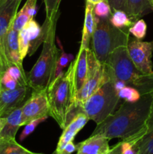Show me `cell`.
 I'll return each mask as SVG.
<instances>
[{"label":"cell","instance_id":"2","mask_svg":"<svg viewBox=\"0 0 153 154\" xmlns=\"http://www.w3.org/2000/svg\"><path fill=\"white\" fill-rule=\"evenodd\" d=\"M50 105V117L56 120L62 129L68 122L81 112L76 103L74 86V62H71L64 73L54 78L46 90Z\"/></svg>","mask_w":153,"mask_h":154},{"label":"cell","instance_id":"40","mask_svg":"<svg viewBox=\"0 0 153 154\" xmlns=\"http://www.w3.org/2000/svg\"><path fill=\"white\" fill-rule=\"evenodd\" d=\"M4 72V70H3V66H2V60H1V57H0V78H1L2 75Z\"/></svg>","mask_w":153,"mask_h":154},{"label":"cell","instance_id":"19","mask_svg":"<svg viewBox=\"0 0 153 154\" xmlns=\"http://www.w3.org/2000/svg\"><path fill=\"white\" fill-rule=\"evenodd\" d=\"M150 113L146 122V131L136 142L138 154H153V93Z\"/></svg>","mask_w":153,"mask_h":154},{"label":"cell","instance_id":"12","mask_svg":"<svg viewBox=\"0 0 153 154\" xmlns=\"http://www.w3.org/2000/svg\"><path fill=\"white\" fill-rule=\"evenodd\" d=\"M88 120V117L82 111L77 113L63 129L62 134L58 139L56 151H61L68 143L74 141L75 136L85 126Z\"/></svg>","mask_w":153,"mask_h":154},{"label":"cell","instance_id":"3","mask_svg":"<svg viewBox=\"0 0 153 154\" xmlns=\"http://www.w3.org/2000/svg\"><path fill=\"white\" fill-rule=\"evenodd\" d=\"M58 17L53 20H45L47 22V29L43 49L37 62L27 75L28 86L32 91L46 90L56 78L57 64L60 51L55 43L56 29Z\"/></svg>","mask_w":153,"mask_h":154},{"label":"cell","instance_id":"6","mask_svg":"<svg viewBox=\"0 0 153 154\" xmlns=\"http://www.w3.org/2000/svg\"><path fill=\"white\" fill-rule=\"evenodd\" d=\"M120 98L112 80L106 81L82 104V111L96 124L106 120L115 111Z\"/></svg>","mask_w":153,"mask_h":154},{"label":"cell","instance_id":"45","mask_svg":"<svg viewBox=\"0 0 153 154\" xmlns=\"http://www.w3.org/2000/svg\"><path fill=\"white\" fill-rule=\"evenodd\" d=\"M108 152H109V151H108Z\"/></svg>","mask_w":153,"mask_h":154},{"label":"cell","instance_id":"14","mask_svg":"<svg viewBox=\"0 0 153 154\" xmlns=\"http://www.w3.org/2000/svg\"><path fill=\"white\" fill-rule=\"evenodd\" d=\"M110 149L107 138L100 135H94L76 144V154H106Z\"/></svg>","mask_w":153,"mask_h":154},{"label":"cell","instance_id":"39","mask_svg":"<svg viewBox=\"0 0 153 154\" xmlns=\"http://www.w3.org/2000/svg\"><path fill=\"white\" fill-rule=\"evenodd\" d=\"M101 1H103V0H86V2H88L94 5L95 4H97L98 2H101Z\"/></svg>","mask_w":153,"mask_h":154},{"label":"cell","instance_id":"8","mask_svg":"<svg viewBox=\"0 0 153 154\" xmlns=\"http://www.w3.org/2000/svg\"><path fill=\"white\" fill-rule=\"evenodd\" d=\"M129 57L134 66L144 74L153 73L152 57L153 54V40L142 42L130 38L127 46Z\"/></svg>","mask_w":153,"mask_h":154},{"label":"cell","instance_id":"31","mask_svg":"<svg viewBox=\"0 0 153 154\" xmlns=\"http://www.w3.org/2000/svg\"><path fill=\"white\" fill-rule=\"evenodd\" d=\"M1 88L4 90H14L19 86V84L10 76L7 72H3L0 78Z\"/></svg>","mask_w":153,"mask_h":154},{"label":"cell","instance_id":"38","mask_svg":"<svg viewBox=\"0 0 153 154\" xmlns=\"http://www.w3.org/2000/svg\"><path fill=\"white\" fill-rule=\"evenodd\" d=\"M5 121H6L5 117H2L1 115H0V132H1L2 129H3V127H4Z\"/></svg>","mask_w":153,"mask_h":154},{"label":"cell","instance_id":"16","mask_svg":"<svg viewBox=\"0 0 153 154\" xmlns=\"http://www.w3.org/2000/svg\"><path fill=\"white\" fill-rule=\"evenodd\" d=\"M74 86L76 93L85 84L88 74L87 48H80L77 56L74 60Z\"/></svg>","mask_w":153,"mask_h":154},{"label":"cell","instance_id":"22","mask_svg":"<svg viewBox=\"0 0 153 154\" xmlns=\"http://www.w3.org/2000/svg\"><path fill=\"white\" fill-rule=\"evenodd\" d=\"M109 20L113 26L120 29L130 27L134 23L125 11L120 10L112 11Z\"/></svg>","mask_w":153,"mask_h":154},{"label":"cell","instance_id":"15","mask_svg":"<svg viewBox=\"0 0 153 154\" xmlns=\"http://www.w3.org/2000/svg\"><path fill=\"white\" fill-rule=\"evenodd\" d=\"M28 34L30 41L28 56H32L38 48L40 44L43 43L46 35L47 22L45 20L43 25L40 26L34 19H32L25 26Z\"/></svg>","mask_w":153,"mask_h":154},{"label":"cell","instance_id":"21","mask_svg":"<svg viewBox=\"0 0 153 154\" xmlns=\"http://www.w3.org/2000/svg\"><path fill=\"white\" fill-rule=\"evenodd\" d=\"M0 154H34L16 142L15 139L0 138Z\"/></svg>","mask_w":153,"mask_h":154},{"label":"cell","instance_id":"25","mask_svg":"<svg viewBox=\"0 0 153 154\" xmlns=\"http://www.w3.org/2000/svg\"><path fill=\"white\" fill-rule=\"evenodd\" d=\"M128 31L130 34H131L135 38L141 39L144 38L146 35L147 32V25L145 20L142 19H138L135 21L132 26L128 28Z\"/></svg>","mask_w":153,"mask_h":154},{"label":"cell","instance_id":"43","mask_svg":"<svg viewBox=\"0 0 153 154\" xmlns=\"http://www.w3.org/2000/svg\"><path fill=\"white\" fill-rule=\"evenodd\" d=\"M52 154H56V151H54V152H53V153H52Z\"/></svg>","mask_w":153,"mask_h":154},{"label":"cell","instance_id":"1","mask_svg":"<svg viewBox=\"0 0 153 154\" xmlns=\"http://www.w3.org/2000/svg\"><path fill=\"white\" fill-rule=\"evenodd\" d=\"M152 94L143 95L136 102L124 101L116 112L104 120L91 135H100L108 140H128L142 137L146 131V122L151 108Z\"/></svg>","mask_w":153,"mask_h":154},{"label":"cell","instance_id":"34","mask_svg":"<svg viewBox=\"0 0 153 154\" xmlns=\"http://www.w3.org/2000/svg\"><path fill=\"white\" fill-rule=\"evenodd\" d=\"M106 1L110 6L112 12L118 10L125 11L126 0H106Z\"/></svg>","mask_w":153,"mask_h":154},{"label":"cell","instance_id":"17","mask_svg":"<svg viewBox=\"0 0 153 154\" xmlns=\"http://www.w3.org/2000/svg\"><path fill=\"white\" fill-rule=\"evenodd\" d=\"M97 18L94 14V5L86 2L80 48H88L89 47L88 45L95 28Z\"/></svg>","mask_w":153,"mask_h":154},{"label":"cell","instance_id":"9","mask_svg":"<svg viewBox=\"0 0 153 154\" xmlns=\"http://www.w3.org/2000/svg\"><path fill=\"white\" fill-rule=\"evenodd\" d=\"M48 117H50V105L46 90L32 91L22 107V126L34 119Z\"/></svg>","mask_w":153,"mask_h":154},{"label":"cell","instance_id":"37","mask_svg":"<svg viewBox=\"0 0 153 154\" xmlns=\"http://www.w3.org/2000/svg\"><path fill=\"white\" fill-rule=\"evenodd\" d=\"M113 84H114V88H115V90H116L117 93H118L119 90H121L122 88H124V87L126 86L125 83H124L122 81H118V80H117V81H114Z\"/></svg>","mask_w":153,"mask_h":154},{"label":"cell","instance_id":"30","mask_svg":"<svg viewBox=\"0 0 153 154\" xmlns=\"http://www.w3.org/2000/svg\"><path fill=\"white\" fill-rule=\"evenodd\" d=\"M141 138H134L122 141V154H138V147L136 142Z\"/></svg>","mask_w":153,"mask_h":154},{"label":"cell","instance_id":"7","mask_svg":"<svg viewBox=\"0 0 153 154\" xmlns=\"http://www.w3.org/2000/svg\"><path fill=\"white\" fill-rule=\"evenodd\" d=\"M87 62L88 74L86 81L81 90L76 93L78 105H82L105 81L111 80L105 64L98 60L89 47L87 48Z\"/></svg>","mask_w":153,"mask_h":154},{"label":"cell","instance_id":"4","mask_svg":"<svg viewBox=\"0 0 153 154\" xmlns=\"http://www.w3.org/2000/svg\"><path fill=\"white\" fill-rule=\"evenodd\" d=\"M110 79L122 81L136 88L141 96L153 93V73L144 74L137 69L129 57L127 47L116 48L108 55L105 62Z\"/></svg>","mask_w":153,"mask_h":154},{"label":"cell","instance_id":"42","mask_svg":"<svg viewBox=\"0 0 153 154\" xmlns=\"http://www.w3.org/2000/svg\"><path fill=\"white\" fill-rule=\"evenodd\" d=\"M34 154H44V153H34Z\"/></svg>","mask_w":153,"mask_h":154},{"label":"cell","instance_id":"27","mask_svg":"<svg viewBox=\"0 0 153 154\" xmlns=\"http://www.w3.org/2000/svg\"><path fill=\"white\" fill-rule=\"evenodd\" d=\"M29 20L30 18L28 17L25 9L22 7L15 15L13 23H12V26L15 30L20 32L24 28V26L26 25V23Z\"/></svg>","mask_w":153,"mask_h":154},{"label":"cell","instance_id":"23","mask_svg":"<svg viewBox=\"0 0 153 154\" xmlns=\"http://www.w3.org/2000/svg\"><path fill=\"white\" fill-rule=\"evenodd\" d=\"M118 95L120 99H124L128 102H136L140 100L141 94L136 88L130 86H125L124 88L118 92Z\"/></svg>","mask_w":153,"mask_h":154},{"label":"cell","instance_id":"44","mask_svg":"<svg viewBox=\"0 0 153 154\" xmlns=\"http://www.w3.org/2000/svg\"><path fill=\"white\" fill-rule=\"evenodd\" d=\"M1 89H2L1 88V84H0V90H1Z\"/></svg>","mask_w":153,"mask_h":154},{"label":"cell","instance_id":"29","mask_svg":"<svg viewBox=\"0 0 153 154\" xmlns=\"http://www.w3.org/2000/svg\"><path fill=\"white\" fill-rule=\"evenodd\" d=\"M46 119H47V117H41V118L34 119V120L28 122L27 124L25 125V127H24L23 130H22V133L20 134V140L24 141L28 135H31L35 130V129L40 123L44 122Z\"/></svg>","mask_w":153,"mask_h":154},{"label":"cell","instance_id":"41","mask_svg":"<svg viewBox=\"0 0 153 154\" xmlns=\"http://www.w3.org/2000/svg\"><path fill=\"white\" fill-rule=\"evenodd\" d=\"M149 2H150V5H151L152 8L153 10V0H149Z\"/></svg>","mask_w":153,"mask_h":154},{"label":"cell","instance_id":"18","mask_svg":"<svg viewBox=\"0 0 153 154\" xmlns=\"http://www.w3.org/2000/svg\"><path fill=\"white\" fill-rule=\"evenodd\" d=\"M22 107H19L15 109L5 117L6 121L4 126L0 132V138L15 139L16 132L19 130L20 127L22 126Z\"/></svg>","mask_w":153,"mask_h":154},{"label":"cell","instance_id":"10","mask_svg":"<svg viewBox=\"0 0 153 154\" xmlns=\"http://www.w3.org/2000/svg\"><path fill=\"white\" fill-rule=\"evenodd\" d=\"M22 0H0V57L4 72L9 67L4 52V41Z\"/></svg>","mask_w":153,"mask_h":154},{"label":"cell","instance_id":"36","mask_svg":"<svg viewBox=\"0 0 153 154\" xmlns=\"http://www.w3.org/2000/svg\"><path fill=\"white\" fill-rule=\"evenodd\" d=\"M122 141L112 146V147L110 149L109 152L106 154H122Z\"/></svg>","mask_w":153,"mask_h":154},{"label":"cell","instance_id":"11","mask_svg":"<svg viewBox=\"0 0 153 154\" xmlns=\"http://www.w3.org/2000/svg\"><path fill=\"white\" fill-rule=\"evenodd\" d=\"M32 89L28 85H19L14 90H0V115L6 117L25 103V99Z\"/></svg>","mask_w":153,"mask_h":154},{"label":"cell","instance_id":"13","mask_svg":"<svg viewBox=\"0 0 153 154\" xmlns=\"http://www.w3.org/2000/svg\"><path fill=\"white\" fill-rule=\"evenodd\" d=\"M18 36L19 32L15 30L11 24L4 41V52L8 66H16L22 72H25L22 66V60H21L20 54Z\"/></svg>","mask_w":153,"mask_h":154},{"label":"cell","instance_id":"33","mask_svg":"<svg viewBox=\"0 0 153 154\" xmlns=\"http://www.w3.org/2000/svg\"><path fill=\"white\" fill-rule=\"evenodd\" d=\"M72 57H73L72 55L66 54V53H64V51L62 49V53L61 54H60L59 57H58L57 66L61 68L62 69H64L65 67H67V66H68L69 63H70V60H71Z\"/></svg>","mask_w":153,"mask_h":154},{"label":"cell","instance_id":"24","mask_svg":"<svg viewBox=\"0 0 153 154\" xmlns=\"http://www.w3.org/2000/svg\"><path fill=\"white\" fill-rule=\"evenodd\" d=\"M46 11V19L51 20L59 17V6L62 0H43Z\"/></svg>","mask_w":153,"mask_h":154},{"label":"cell","instance_id":"28","mask_svg":"<svg viewBox=\"0 0 153 154\" xmlns=\"http://www.w3.org/2000/svg\"><path fill=\"white\" fill-rule=\"evenodd\" d=\"M94 14L98 18H110L112 10L106 0L99 2L94 5Z\"/></svg>","mask_w":153,"mask_h":154},{"label":"cell","instance_id":"5","mask_svg":"<svg viewBox=\"0 0 153 154\" xmlns=\"http://www.w3.org/2000/svg\"><path fill=\"white\" fill-rule=\"evenodd\" d=\"M130 40L128 29L116 28L109 18H97L91 39L92 48L96 58L105 63L108 55L116 48L127 47Z\"/></svg>","mask_w":153,"mask_h":154},{"label":"cell","instance_id":"20","mask_svg":"<svg viewBox=\"0 0 153 154\" xmlns=\"http://www.w3.org/2000/svg\"><path fill=\"white\" fill-rule=\"evenodd\" d=\"M151 11L149 0H126L125 12L134 22Z\"/></svg>","mask_w":153,"mask_h":154},{"label":"cell","instance_id":"32","mask_svg":"<svg viewBox=\"0 0 153 154\" xmlns=\"http://www.w3.org/2000/svg\"><path fill=\"white\" fill-rule=\"evenodd\" d=\"M36 4L37 0H26L24 5L22 6L30 20L34 19V17L36 14Z\"/></svg>","mask_w":153,"mask_h":154},{"label":"cell","instance_id":"26","mask_svg":"<svg viewBox=\"0 0 153 154\" xmlns=\"http://www.w3.org/2000/svg\"><path fill=\"white\" fill-rule=\"evenodd\" d=\"M18 40H19V49L21 60L23 61L25 57L28 55L30 45L29 38L26 26H24V28L19 32Z\"/></svg>","mask_w":153,"mask_h":154},{"label":"cell","instance_id":"35","mask_svg":"<svg viewBox=\"0 0 153 154\" xmlns=\"http://www.w3.org/2000/svg\"><path fill=\"white\" fill-rule=\"evenodd\" d=\"M76 150V145L74 144V141H70V142L68 143L64 148L59 152L56 151V154H71L74 151Z\"/></svg>","mask_w":153,"mask_h":154}]
</instances>
